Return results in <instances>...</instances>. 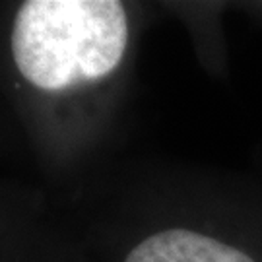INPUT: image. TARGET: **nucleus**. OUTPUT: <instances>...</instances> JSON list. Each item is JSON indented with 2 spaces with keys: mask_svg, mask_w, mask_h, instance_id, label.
<instances>
[{
  "mask_svg": "<svg viewBox=\"0 0 262 262\" xmlns=\"http://www.w3.org/2000/svg\"><path fill=\"white\" fill-rule=\"evenodd\" d=\"M126 43L128 19L117 0H28L10 37L19 74L47 92L111 74Z\"/></svg>",
  "mask_w": 262,
  "mask_h": 262,
  "instance_id": "1",
  "label": "nucleus"
},
{
  "mask_svg": "<svg viewBox=\"0 0 262 262\" xmlns=\"http://www.w3.org/2000/svg\"><path fill=\"white\" fill-rule=\"evenodd\" d=\"M124 262H254L249 254L188 229H165L142 241Z\"/></svg>",
  "mask_w": 262,
  "mask_h": 262,
  "instance_id": "2",
  "label": "nucleus"
}]
</instances>
